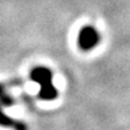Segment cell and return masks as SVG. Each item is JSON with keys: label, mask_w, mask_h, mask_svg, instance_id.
Returning a JSON list of instances; mask_svg holds the SVG:
<instances>
[{"label": "cell", "mask_w": 130, "mask_h": 130, "mask_svg": "<svg viewBox=\"0 0 130 130\" xmlns=\"http://www.w3.org/2000/svg\"><path fill=\"white\" fill-rule=\"evenodd\" d=\"M30 78L40 87L39 98L45 101H52L57 99L58 90L53 84V74L47 66H35L30 71Z\"/></svg>", "instance_id": "cell-1"}, {"label": "cell", "mask_w": 130, "mask_h": 130, "mask_svg": "<svg viewBox=\"0 0 130 130\" xmlns=\"http://www.w3.org/2000/svg\"><path fill=\"white\" fill-rule=\"evenodd\" d=\"M101 36L100 32L94 28L93 25H84L79 30L77 42L78 47L82 51H92L100 43Z\"/></svg>", "instance_id": "cell-2"}, {"label": "cell", "mask_w": 130, "mask_h": 130, "mask_svg": "<svg viewBox=\"0 0 130 130\" xmlns=\"http://www.w3.org/2000/svg\"><path fill=\"white\" fill-rule=\"evenodd\" d=\"M0 126L10 128L13 130H28V126L25 125V123L9 117L1 110V106H0Z\"/></svg>", "instance_id": "cell-3"}, {"label": "cell", "mask_w": 130, "mask_h": 130, "mask_svg": "<svg viewBox=\"0 0 130 130\" xmlns=\"http://www.w3.org/2000/svg\"><path fill=\"white\" fill-rule=\"evenodd\" d=\"M13 104V99L9 94L3 84H0V106L4 107H11Z\"/></svg>", "instance_id": "cell-4"}]
</instances>
